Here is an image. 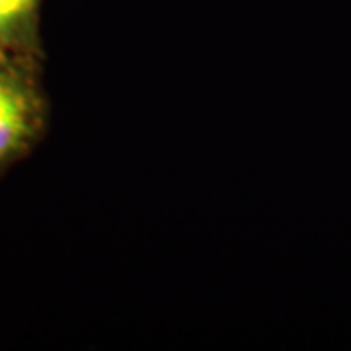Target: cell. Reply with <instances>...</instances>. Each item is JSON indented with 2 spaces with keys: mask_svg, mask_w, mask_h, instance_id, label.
<instances>
[{
  "mask_svg": "<svg viewBox=\"0 0 351 351\" xmlns=\"http://www.w3.org/2000/svg\"><path fill=\"white\" fill-rule=\"evenodd\" d=\"M43 59L0 51V174L24 160L49 125Z\"/></svg>",
  "mask_w": 351,
  "mask_h": 351,
  "instance_id": "obj_1",
  "label": "cell"
},
{
  "mask_svg": "<svg viewBox=\"0 0 351 351\" xmlns=\"http://www.w3.org/2000/svg\"><path fill=\"white\" fill-rule=\"evenodd\" d=\"M43 0H0V51L45 61L41 41Z\"/></svg>",
  "mask_w": 351,
  "mask_h": 351,
  "instance_id": "obj_2",
  "label": "cell"
}]
</instances>
